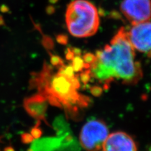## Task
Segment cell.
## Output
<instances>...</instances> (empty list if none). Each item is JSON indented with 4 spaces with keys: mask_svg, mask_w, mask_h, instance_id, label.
Returning a JSON list of instances; mask_svg holds the SVG:
<instances>
[{
    "mask_svg": "<svg viewBox=\"0 0 151 151\" xmlns=\"http://www.w3.org/2000/svg\"><path fill=\"white\" fill-rule=\"evenodd\" d=\"M134 47L124 27L118 31L110 45L96 52V59L91 65V74L108 84L113 78L125 84H135L142 76L140 64L134 61Z\"/></svg>",
    "mask_w": 151,
    "mask_h": 151,
    "instance_id": "6da1fadb",
    "label": "cell"
},
{
    "mask_svg": "<svg viewBox=\"0 0 151 151\" xmlns=\"http://www.w3.org/2000/svg\"><path fill=\"white\" fill-rule=\"evenodd\" d=\"M32 86L52 105L63 108L72 119L76 118L80 110L87 107L91 101L89 97L78 92L80 82L77 76L66 75L59 69L55 73L48 65L35 76Z\"/></svg>",
    "mask_w": 151,
    "mask_h": 151,
    "instance_id": "7a4b0ae2",
    "label": "cell"
},
{
    "mask_svg": "<svg viewBox=\"0 0 151 151\" xmlns=\"http://www.w3.org/2000/svg\"><path fill=\"white\" fill-rule=\"evenodd\" d=\"M68 30L76 37H88L96 34L100 24L96 8L87 0H74L65 14Z\"/></svg>",
    "mask_w": 151,
    "mask_h": 151,
    "instance_id": "3957f363",
    "label": "cell"
},
{
    "mask_svg": "<svg viewBox=\"0 0 151 151\" xmlns=\"http://www.w3.org/2000/svg\"><path fill=\"white\" fill-rule=\"evenodd\" d=\"M108 136L107 126L103 121H88L81 129L80 143L87 151H100Z\"/></svg>",
    "mask_w": 151,
    "mask_h": 151,
    "instance_id": "277c9868",
    "label": "cell"
},
{
    "mask_svg": "<svg viewBox=\"0 0 151 151\" xmlns=\"http://www.w3.org/2000/svg\"><path fill=\"white\" fill-rule=\"evenodd\" d=\"M120 8L132 25L147 22L151 18V0H124Z\"/></svg>",
    "mask_w": 151,
    "mask_h": 151,
    "instance_id": "5b68a950",
    "label": "cell"
},
{
    "mask_svg": "<svg viewBox=\"0 0 151 151\" xmlns=\"http://www.w3.org/2000/svg\"><path fill=\"white\" fill-rule=\"evenodd\" d=\"M133 25L127 32L130 44L134 49L148 52L151 50V22L147 21Z\"/></svg>",
    "mask_w": 151,
    "mask_h": 151,
    "instance_id": "8992f818",
    "label": "cell"
},
{
    "mask_svg": "<svg viewBox=\"0 0 151 151\" xmlns=\"http://www.w3.org/2000/svg\"><path fill=\"white\" fill-rule=\"evenodd\" d=\"M102 148L103 151H137L133 139L123 132H113L108 136Z\"/></svg>",
    "mask_w": 151,
    "mask_h": 151,
    "instance_id": "52a82bcc",
    "label": "cell"
},
{
    "mask_svg": "<svg viewBox=\"0 0 151 151\" xmlns=\"http://www.w3.org/2000/svg\"><path fill=\"white\" fill-rule=\"evenodd\" d=\"M47 102L45 97L39 93L26 98L23 101V106L32 117L37 121L44 120L47 124L45 119Z\"/></svg>",
    "mask_w": 151,
    "mask_h": 151,
    "instance_id": "ba28073f",
    "label": "cell"
},
{
    "mask_svg": "<svg viewBox=\"0 0 151 151\" xmlns=\"http://www.w3.org/2000/svg\"><path fill=\"white\" fill-rule=\"evenodd\" d=\"M84 61L81 57H79V55H76L74 57L72 63V67L74 71H81L84 68Z\"/></svg>",
    "mask_w": 151,
    "mask_h": 151,
    "instance_id": "9c48e42d",
    "label": "cell"
},
{
    "mask_svg": "<svg viewBox=\"0 0 151 151\" xmlns=\"http://www.w3.org/2000/svg\"><path fill=\"white\" fill-rule=\"evenodd\" d=\"M40 124V121H38L35 126L34 127V128H32L30 131V134L35 139L40 138L42 134V130L39 127Z\"/></svg>",
    "mask_w": 151,
    "mask_h": 151,
    "instance_id": "30bf717a",
    "label": "cell"
},
{
    "mask_svg": "<svg viewBox=\"0 0 151 151\" xmlns=\"http://www.w3.org/2000/svg\"><path fill=\"white\" fill-rule=\"evenodd\" d=\"M91 70H86L85 71L83 72L80 74V79H81V82L85 84H87L91 79Z\"/></svg>",
    "mask_w": 151,
    "mask_h": 151,
    "instance_id": "8fae6325",
    "label": "cell"
},
{
    "mask_svg": "<svg viewBox=\"0 0 151 151\" xmlns=\"http://www.w3.org/2000/svg\"><path fill=\"white\" fill-rule=\"evenodd\" d=\"M96 59V55H93L91 53L86 54L83 56V59L84 63L89 64L90 65H91L94 62H95Z\"/></svg>",
    "mask_w": 151,
    "mask_h": 151,
    "instance_id": "7c38bea8",
    "label": "cell"
},
{
    "mask_svg": "<svg viewBox=\"0 0 151 151\" xmlns=\"http://www.w3.org/2000/svg\"><path fill=\"white\" fill-rule=\"evenodd\" d=\"M34 139H35L30 134L24 133V134H22V135H21V140L22 141V142H23L24 144L30 143Z\"/></svg>",
    "mask_w": 151,
    "mask_h": 151,
    "instance_id": "4fadbf2b",
    "label": "cell"
},
{
    "mask_svg": "<svg viewBox=\"0 0 151 151\" xmlns=\"http://www.w3.org/2000/svg\"><path fill=\"white\" fill-rule=\"evenodd\" d=\"M51 63L53 65L56 66V67H61L63 65V61L61 60L58 56H52L51 58Z\"/></svg>",
    "mask_w": 151,
    "mask_h": 151,
    "instance_id": "5bb4252c",
    "label": "cell"
},
{
    "mask_svg": "<svg viewBox=\"0 0 151 151\" xmlns=\"http://www.w3.org/2000/svg\"><path fill=\"white\" fill-rule=\"evenodd\" d=\"M102 89L101 87L99 86H93L91 88V93L93 96H98L101 95L102 93Z\"/></svg>",
    "mask_w": 151,
    "mask_h": 151,
    "instance_id": "9a60e30c",
    "label": "cell"
},
{
    "mask_svg": "<svg viewBox=\"0 0 151 151\" xmlns=\"http://www.w3.org/2000/svg\"><path fill=\"white\" fill-rule=\"evenodd\" d=\"M58 41L60 44H66L68 42V37L65 35H59L58 37Z\"/></svg>",
    "mask_w": 151,
    "mask_h": 151,
    "instance_id": "2e32d148",
    "label": "cell"
},
{
    "mask_svg": "<svg viewBox=\"0 0 151 151\" xmlns=\"http://www.w3.org/2000/svg\"><path fill=\"white\" fill-rule=\"evenodd\" d=\"M74 54L72 50H70L68 49V52L66 54V59H68V60H73V59L74 58Z\"/></svg>",
    "mask_w": 151,
    "mask_h": 151,
    "instance_id": "e0dca14e",
    "label": "cell"
},
{
    "mask_svg": "<svg viewBox=\"0 0 151 151\" xmlns=\"http://www.w3.org/2000/svg\"><path fill=\"white\" fill-rule=\"evenodd\" d=\"M4 151H15V150L12 147H7L4 149Z\"/></svg>",
    "mask_w": 151,
    "mask_h": 151,
    "instance_id": "ac0fdd59",
    "label": "cell"
},
{
    "mask_svg": "<svg viewBox=\"0 0 151 151\" xmlns=\"http://www.w3.org/2000/svg\"><path fill=\"white\" fill-rule=\"evenodd\" d=\"M147 55L148 57H149V58H151V50H149L147 52Z\"/></svg>",
    "mask_w": 151,
    "mask_h": 151,
    "instance_id": "d6986e66",
    "label": "cell"
},
{
    "mask_svg": "<svg viewBox=\"0 0 151 151\" xmlns=\"http://www.w3.org/2000/svg\"><path fill=\"white\" fill-rule=\"evenodd\" d=\"M1 137H0V141H1Z\"/></svg>",
    "mask_w": 151,
    "mask_h": 151,
    "instance_id": "ffe728a7",
    "label": "cell"
}]
</instances>
